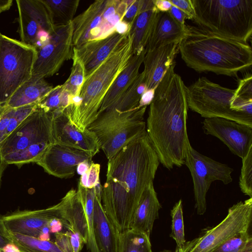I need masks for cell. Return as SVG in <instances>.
Here are the masks:
<instances>
[{
  "label": "cell",
  "mask_w": 252,
  "mask_h": 252,
  "mask_svg": "<svg viewBox=\"0 0 252 252\" xmlns=\"http://www.w3.org/2000/svg\"><path fill=\"white\" fill-rule=\"evenodd\" d=\"M159 164L146 132L108 159L101 203L119 232L129 229L134 210L144 190L153 183Z\"/></svg>",
  "instance_id": "obj_1"
},
{
  "label": "cell",
  "mask_w": 252,
  "mask_h": 252,
  "mask_svg": "<svg viewBox=\"0 0 252 252\" xmlns=\"http://www.w3.org/2000/svg\"><path fill=\"white\" fill-rule=\"evenodd\" d=\"M175 65L169 68L155 89L146 124L159 162L169 170L184 164L190 143L187 130V86L175 72Z\"/></svg>",
  "instance_id": "obj_2"
},
{
  "label": "cell",
  "mask_w": 252,
  "mask_h": 252,
  "mask_svg": "<svg viewBox=\"0 0 252 252\" xmlns=\"http://www.w3.org/2000/svg\"><path fill=\"white\" fill-rule=\"evenodd\" d=\"M187 28L179 50L189 68L231 77L251 69L252 50L248 43L216 35L198 27Z\"/></svg>",
  "instance_id": "obj_3"
},
{
  "label": "cell",
  "mask_w": 252,
  "mask_h": 252,
  "mask_svg": "<svg viewBox=\"0 0 252 252\" xmlns=\"http://www.w3.org/2000/svg\"><path fill=\"white\" fill-rule=\"evenodd\" d=\"M132 38L128 33L119 46L85 79L75 108L66 110L70 121L85 130L96 118L104 97L111 86L133 55Z\"/></svg>",
  "instance_id": "obj_4"
},
{
  "label": "cell",
  "mask_w": 252,
  "mask_h": 252,
  "mask_svg": "<svg viewBox=\"0 0 252 252\" xmlns=\"http://www.w3.org/2000/svg\"><path fill=\"white\" fill-rule=\"evenodd\" d=\"M197 27L248 43L252 34V0H192Z\"/></svg>",
  "instance_id": "obj_5"
},
{
  "label": "cell",
  "mask_w": 252,
  "mask_h": 252,
  "mask_svg": "<svg viewBox=\"0 0 252 252\" xmlns=\"http://www.w3.org/2000/svg\"><path fill=\"white\" fill-rule=\"evenodd\" d=\"M53 114L37 108L1 143L0 158L5 163L23 165L38 161L53 143Z\"/></svg>",
  "instance_id": "obj_6"
},
{
  "label": "cell",
  "mask_w": 252,
  "mask_h": 252,
  "mask_svg": "<svg viewBox=\"0 0 252 252\" xmlns=\"http://www.w3.org/2000/svg\"><path fill=\"white\" fill-rule=\"evenodd\" d=\"M235 92L200 77L186 88L188 106L205 118H221L252 126V99L236 97Z\"/></svg>",
  "instance_id": "obj_7"
},
{
  "label": "cell",
  "mask_w": 252,
  "mask_h": 252,
  "mask_svg": "<svg viewBox=\"0 0 252 252\" xmlns=\"http://www.w3.org/2000/svg\"><path fill=\"white\" fill-rule=\"evenodd\" d=\"M147 106L121 111L111 109L98 113L87 128L93 132L100 149L109 159L124 146L145 133Z\"/></svg>",
  "instance_id": "obj_8"
},
{
  "label": "cell",
  "mask_w": 252,
  "mask_h": 252,
  "mask_svg": "<svg viewBox=\"0 0 252 252\" xmlns=\"http://www.w3.org/2000/svg\"><path fill=\"white\" fill-rule=\"evenodd\" d=\"M133 0H97L72 21L73 47L104 38L115 32Z\"/></svg>",
  "instance_id": "obj_9"
},
{
  "label": "cell",
  "mask_w": 252,
  "mask_h": 252,
  "mask_svg": "<svg viewBox=\"0 0 252 252\" xmlns=\"http://www.w3.org/2000/svg\"><path fill=\"white\" fill-rule=\"evenodd\" d=\"M36 49L20 40L0 35V104L32 76Z\"/></svg>",
  "instance_id": "obj_10"
},
{
  "label": "cell",
  "mask_w": 252,
  "mask_h": 252,
  "mask_svg": "<svg viewBox=\"0 0 252 252\" xmlns=\"http://www.w3.org/2000/svg\"><path fill=\"white\" fill-rule=\"evenodd\" d=\"M252 219V198L229 208L217 225L204 229L198 237L186 242L182 252H213L234 234L249 230Z\"/></svg>",
  "instance_id": "obj_11"
},
{
  "label": "cell",
  "mask_w": 252,
  "mask_h": 252,
  "mask_svg": "<svg viewBox=\"0 0 252 252\" xmlns=\"http://www.w3.org/2000/svg\"><path fill=\"white\" fill-rule=\"evenodd\" d=\"M184 164L190 171L193 185L195 208L198 215H203L207 208L206 194L211 183L221 181L227 185L232 182L233 169L196 151L189 144Z\"/></svg>",
  "instance_id": "obj_12"
},
{
  "label": "cell",
  "mask_w": 252,
  "mask_h": 252,
  "mask_svg": "<svg viewBox=\"0 0 252 252\" xmlns=\"http://www.w3.org/2000/svg\"><path fill=\"white\" fill-rule=\"evenodd\" d=\"M72 22L55 27L49 41L36 49L37 55L32 75L45 78L56 74L63 63L73 56Z\"/></svg>",
  "instance_id": "obj_13"
},
{
  "label": "cell",
  "mask_w": 252,
  "mask_h": 252,
  "mask_svg": "<svg viewBox=\"0 0 252 252\" xmlns=\"http://www.w3.org/2000/svg\"><path fill=\"white\" fill-rule=\"evenodd\" d=\"M203 129L221 141L242 159L252 148V126L221 118H205Z\"/></svg>",
  "instance_id": "obj_14"
},
{
  "label": "cell",
  "mask_w": 252,
  "mask_h": 252,
  "mask_svg": "<svg viewBox=\"0 0 252 252\" xmlns=\"http://www.w3.org/2000/svg\"><path fill=\"white\" fill-rule=\"evenodd\" d=\"M18 32L21 41L35 48L38 32L55 29L49 11L42 0H16Z\"/></svg>",
  "instance_id": "obj_15"
},
{
  "label": "cell",
  "mask_w": 252,
  "mask_h": 252,
  "mask_svg": "<svg viewBox=\"0 0 252 252\" xmlns=\"http://www.w3.org/2000/svg\"><path fill=\"white\" fill-rule=\"evenodd\" d=\"M53 114L51 132L53 143L79 149L93 157L99 151L94 132L88 128L84 131L78 128L70 121L66 109Z\"/></svg>",
  "instance_id": "obj_16"
},
{
  "label": "cell",
  "mask_w": 252,
  "mask_h": 252,
  "mask_svg": "<svg viewBox=\"0 0 252 252\" xmlns=\"http://www.w3.org/2000/svg\"><path fill=\"white\" fill-rule=\"evenodd\" d=\"M93 157L92 155L85 151L52 143L36 163L49 174L66 179L74 175L80 162L92 161Z\"/></svg>",
  "instance_id": "obj_17"
},
{
  "label": "cell",
  "mask_w": 252,
  "mask_h": 252,
  "mask_svg": "<svg viewBox=\"0 0 252 252\" xmlns=\"http://www.w3.org/2000/svg\"><path fill=\"white\" fill-rule=\"evenodd\" d=\"M9 232L38 238L43 229L54 219L60 220L59 203L47 208L36 210H17L2 216Z\"/></svg>",
  "instance_id": "obj_18"
},
{
  "label": "cell",
  "mask_w": 252,
  "mask_h": 252,
  "mask_svg": "<svg viewBox=\"0 0 252 252\" xmlns=\"http://www.w3.org/2000/svg\"><path fill=\"white\" fill-rule=\"evenodd\" d=\"M128 33L122 34L115 32L104 38L73 47L72 59L83 64L85 79L119 46Z\"/></svg>",
  "instance_id": "obj_19"
},
{
  "label": "cell",
  "mask_w": 252,
  "mask_h": 252,
  "mask_svg": "<svg viewBox=\"0 0 252 252\" xmlns=\"http://www.w3.org/2000/svg\"><path fill=\"white\" fill-rule=\"evenodd\" d=\"M179 43L166 44L146 52L143 63L146 90H155L169 68L175 62Z\"/></svg>",
  "instance_id": "obj_20"
},
{
  "label": "cell",
  "mask_w": 252,
  "mask_h": 252,
  "mask_svg": "<svg viewBox=\"0 0 252 252\" xmlns=\"http://www.w3.org/2000/svg\"><path fill=\"white\" fill-rule=\"evenodd\" d=\"M187 32V25L178 22L168 11H159L145 49L146 52L166 44L179 43Z\"/></svg>",
  "instance_id": "obj_21"
},
{
  "label": "cell",
  "mask_w": 252,
  "mask_h": 252,
  "mask_svg": "<svg viewBox=\"0 0 252 252\" xmlns=\"http://www.w3.org/2000/svg\"><path fill=\"white\" fill-rule=\"evenodd\" d=\"M161 206L158 198L153 183L144 190L132 214L129 228L150 237L154 223L158 218Z\"/></svg>",
  "instance_id": "obj_22"
},
{
  "label": "cell",
  "mask_w": 252,
  "mask_h": 252,
  "mask_svg": "<svg viewBox=\"0 0 252 252\" xmlns=\"http://www.w3.org/2000/svg\"><path fill=\"white\" fill-rule=\"evenodd\" d=\"M94 233L100 252H119L120 232L107 216L101 203V193L95 192Z\"/></svg>",
  "instance_id": "obj_23"
},
{
  "label": "cell",
  "mask_w": 252,
  "mask_h": 252,
  "mask_svg": "<svg viewBox=\"0 0 252 252\" xmlns=\"http://www.w3.org/2000/svg\"><path fill=\"white\" fill-rule=\"evenodd\" d=\"M60 221L67 230L78 233L86 245L88 229L84 210L77 190L72 189L59 202Z\"/></svg>",
  "instance_id": "obj_24"
},
{
  "label": "cell",
  "mask_w": 252,
  "mask_h": 252,
  "mask_svg": "<svg viewBox=\"0 0 252 252\" xmlns=\"http://www.w3.org/2000/svg\"><path fill=\"white\" fill-rule=\"evenodd\" d=\"M146 52L145 49L140 53L131 56L126 67L117 77L108 90L98 113L112 109L120 97L135 80L140 73L139 69Z\"/></svg>",
  "instance_id": "obj_25"
},
{
  "label": "cell",
  "mask_w": 252,
  "mask_h": 252,
  "mask_svg": "<svg viewBox=\"0 0 252 252\" xmlns=\"http://www.w3.org/2000/svg\"><path fill=\"white\" fill-rule=\"evenodd\" d=\"M158 12L153 0H142L140 11L129 32L133 54H139L145 50Z\"/></svg>",
  "instance_id": "obj_26"
},
{
  "label": "cell",
  "mask_w": 252,
  "mask_h": 252,
  "mask_svg": "<svg viewBox=\"0 0 252 252\" xmlns=\"http://www.w3.org/2000/svg\"><path fill=\"white\" fill-rule=\"evenodd\" d=\"M53 88L45 78L32 75L29 80L16 90L5 105L10 108H17L37 104Z\"/></svg>",
  "instance_id": "obj_27"
},
{
  "label": "cell",
  "mask_w": 252,
  "mask_h": 252,
  "mask_svg": "<svg viewBox=\"0 0 252 252\" xmlns=\"http://www.w3.org/2000/svg\"><path fill=\"white\" fill-rule=\"evenodd\" d=\"M46 6L55 27L66 25L74 19L79 0H42Z\"/></svg>",
  "instance_id": "obj_28"
},
{
  "label": "cell",
  "mask_w": 252,
  "mask_h": 252,
  "mask_svg": "<svg viewBox=\"0 0 252 252\" xmlns=\"http://www.w3.org/2000/svg\"><path fill=\"white\" fill-rule=\"evenodd\" d=\"M77 191L84 210L87 222L88 239L87 248L90 252H100L96 245L94 233V188L91 189L84 188L78 184Z\"/></svg>",
  "instance_id": "obj_29"
},
{
  "label": "cell",
  "mask_w": 252,
  "mask_h": 252,
  "mask_svg": "<svg viewBox=\"0 0 252 252\" xmlns=\"http://www.w3.org/2000/svg\"><path fill=\"white\" fill-rule=\"evenodd\" d=\"M119 252H152L150 238L144 233L127 229L119 233Z\"/></svg>",
  "instance_id": "obj_30"
},
{
  "label": "cell",
  "mask_w": 252,
  "mask_h": 252,
  "mask_svg": "<svg viewBox=\"0 0 252 252\" xmlns=\"http://www.w3.org/2000/svg\"><path fill=\"white\" fill-rule=\"evenodd\" d=\"M146 90L143 72L139 73L131 85L124 92L112 109L121 111L133 109L139 105L142 95Z\"/></svg>",
  "instance_id": "obj_31"
},
{
  "label": "cell",
  "mask_w": 252,
  "mask_h": 252,
  "mask_svg": "<svg viewBox=\"0 0 252 252\" xmlns=\"http://www.w3.org/2000/svg\"><path fill=\"white\" fill-rule=\"evenodd\" d=\"M9 235L12 243L21 252H62L55 242L51 240H41L38 238L16 233L9 232Z\"/></svg>",
  "instance_id": "obj_32"
},
{
  "label": "cell",
  "mask_w": 252,
  "mask_h": 252,
  "mask_svg": "<svg viewBox=\"0 0 252 252\" xmlns=\"http://www.w3.org/2000/svg\"><path fill=\"white\" fill-rule=\"evenodd\" d=\"M70 95L60 85L53 87L37 105L46 112L57 113L64 111L70 105Z\"/></svg>",
  "instance_id": "obj_33"
},
{
  "label": "cell",
  "mask_w": 252,
  "mask_h": 252,
  "mask_svg": "<svg viewBox=\"0 0 252 252\" xmlns=\"http://www.w3.org/2000/svg\"><path fill=\"white\" fill-rule=\"evenodd\" d=\"M172 218L171 233L170 235L176 243L174 252H182L186 241L185 240L182 201L180 199L171 210Z\"/></svg>",
  "instance_id": "obj_34"
},
{
  "label": "cell",
  "mask_w": 252,
  "mask_h": 252,
  "mask_svg": "<svg viewBox=\"0 0 252 252\" xmlns=\"http://www.w3.org/2000/svg\"><path fill=\"white\" fill-rule=\"evenodd\" d=\"M213 252H252V236L249 230L238 232Z\"/></svg>",
  "instance_id": "obj_35"
},
{
  "label": "cell",
  "mask_w": 252,
  "mask_h": 252,
  "mask_svg": "<svg viewBox=\"0 0 252 252\" xmlns=\"http://www.w3.org/2000/svg\"><path fill=\"white\" fill-rule=\"evenodd\" d=\"M85 80V73L83 64L79 61L73 60L71 73L63 87L70 95L71 98L79 96Z\"/></svg>",
  "instance_id": "obj_36"
},
{
  "label": "cell",
  "mask_w": 252,
  "mask_h": 252,
  "mask_svg": "<svg viewBox=\"0 0 252 252\" xmlns=\"http://www.w3.org/2000/svg\"><path fill=\"white\" fill-rule=\"evenodd\" d=\"M242 159L239 186L243 193L252 198V148Z\"/></svg>",
  "instance_id": "obj_37"
},
{
  "label": "cell",
  "mask_w": 252,
  "mask_h": 252,
  "mask_svg": "<svg viewBox=\"0 0 252 252\" xmlns=\"http://www.w3.org/2000/svg\"><path fill=\"white\" fill-rule=\"evenodd\" d=\"M235 96L246 99H252V76L248 74L240 79L237 89H235Z\"/></svg>",
  "instance_id": "obj_38"
},
{
  "label": "cell",
  "mask_w": 252,
  "mask_h": 252,
  "mask_svg": "<svg viewBox=\"0 0 252 252\" xmlns=\"http://www.w3.org/2000/svg\"><path fill=\"white\" fill-rule=\"evenodd\" d=\"M55 243L62 252H74L70 242L69 231L59 232L55 234Z\"/></svg>",
  "instance_id": "obj_39"
},
{
  "label": "cell",
  "mask_w": 252,
  "mask_h": 252,
  "mask_svg": "<svg viewBox=\"0 0 252 252\" xmlns=\"http://www.w3.org/2000/svg\"><path fill=\"white\" fill-rule=\"evenodd\" d=\"M172 5L179 8L186 16L187 19L193 20L195 16L192 0H169Z\"/></svg>",
  "instance_id": "obj_40"
},
{
  "label": "cell",
  "mask_w": 252,
  "mask_h": 252,
  "mask_svg": "<svg viewBox=\"0 0 252 252\" xmlns=\"http://www.w3.org/2000/svg\"><path fill=\"white\" fill-rule=\"evenodd\" d=\"M100 165L98 163L92 162L86 173L87 178V189L94 188L100 182L99 174Z\"/></svg>",
  "instance_id": "obj_41"
},
{
  "label": "cell",
  "mask_w": 252,
  "mask_h": 252,
  "mask_svg": "<svg viewBox=\"0 0 252 252\" xmlns=\"http://www.w3.org/2000/svg\"><path fill=\"white\" fill-rule=\"evenodd\" d=\"M142 1V0H133V2L128 6L122 21L131 25L140 11Z\"/></svg>",
  "instance_id": "obj_42"
},
{
  "label": "cell",
  "mask_w": 252,
  "mask_h": 252,
  "mask_svg": "<svg viewBox=\"0 0 252 252\" xmlns=\"http://www.w3.org/2000/svg\"><path fill=\"white\" fill-rule=\"evenodd\" d=\"M70 235V242L74 252H80L85 242L81 236L77 232L68 230Z\"/></svg>",
  "instance_id": "obj_43"
},
{
  "label": "cell",
  "mask_w": 252,
  "mask_h": 252,
  "mask_svg": "<svg viewBox=\"0 0 252 252\" xmlns=\"http://www.w3.org/2000/svg\"><path fill=\"white\" fill-rule=\"evenodd\" d=\"M11 242L9 232L4 224L2 216H0V252L5 245Z\"/></svg>",
  "instance_id": "obj_44"
},
{
  "label": "cell",
  "mask_w": 252,
  "mask_h": 252,
  "mask_svg": "<svg viewBox=\"0 0 252 252\" xmlns=\"http://www.w3.org/2000/svg\"><path fill=\"white\" fill-rule=\"evenodd\" d=\"M155 90H146L141 96L139 107L147 106L152 102L155 95Z\"/></svg>",
  "instance_id": "obj_45"
},
{
  "label": "cell",
  "mask_w": 252,
  "mask_h": 252,
  "mask_svg": "<svg viewBox=\"0 0 252 252\" xmlns=\"http://www.w3.org/2000/svg\"><path fill=\"white\" fill-rule=\"evenodd\" d=\"M171 16L178 22L182 25L185 24V20L187 17L185 14L179 8L175 6L172 5L170 9L168 11Z\"/></svg>",
  "instance_id": "obj_46"
},
{
  "label": "cell",
  "mask_w": 252,
  "mask_h": 252,
  "mask_svg": "<svg viewBox=\"0 0 252 252\" xmlns=\"http://www.w3.org/2000/svg\"><path fill=\"white\" fill-rule=\"evenodd\" d=\"M154 5L159 12H168L172 4L169 0H153Z\"/></svg>",
  "instance_id": "obj_47"
},
{
  "label": "cell",
  "mask_w": 252,
  "mask_h": 252,
  "mask_svg": "<svg viewBox=\"0 0 252 252\" xmlns=\"http://www.w3.org/2000/svg\"><path fill=\"white\" fill-rule=\"evenodd\" d=\"M63 226L62 222L58 219L52 220L49 224L50 232L56 233L61 232Z\"/></svg>",
  "instance_id": "obj_48"
},
{
  "label": "cell",
  "mask_w": 252,
  "mask_h": 252,
  "mask_svg": "<svg viewBox=\"0 0 252 252\" xmlns=\"http://www.w3.org/2000/svg\"><path fill=\"white\" fill-rule=\"evenodd\" d=\"M130 27V24L121 21L116 25L115 32L122 34H126L129 32Z\"/></svg>",
  "instance_id": "obj_49"
},
{
  "label": "cell",
  "mask_w": 252,
  "mask_h": 252,
  "mask_svg": "<svg viewBox=\"0 0 252 252\" xmlns=\"http://www.w3.org/2000/svg\"><path fill=\"white\" fill-rule=\"evenodd\" d=\"M92 161L85 160L80 162L77 166L76 171L80 175L87 172L89 170Z\"/></svg>",
  "instance_id": "obj_50"
},
{
  "label": "cell",
  "mask_w": 252,
  "mask_h": 252,
  "mask_svg": "<svg viewBox=\"0 0 252 252\" xmlns=\"http://www.w3.org/2000/svg\"><path fill=\"white\" fill-rule=\"evenodd\" d=\"M0 252H21V251L15 244L11 242L5 245Z\"/></svg>",
  "instance_id": "obj_51"
},
{
  "label": "cell",
  "mask_w": 252,
  "mask_h": 252,
  "mask_svg": "<svg viewBox=\"0 0 252 252\" xmlns=\"http://www.w3.org/2000/svg\"><path fill=\"white\" fill-rule=\"evenodd\" d=\"M13 4V0H0V14L10 9Z\"/></svg>",
  "instance_id": "obj_52"
},
{
  "label": "cell",
  "mask_w": 252,
  "mask_h": 252,
  "mask_svg": "<svg viewBox=\"0 0 252 252\" xmlns=\"http://www.w3.org/2000/svg\"><path fill=\"white\" fill-rule=\"evenodd\" d=\"M7 164L5 163L3 161H2L0 158V185L1 183V179L2 177V175L3 172L5 169V167L7 166Z\"/></svg>",
  "instance_id": "obj_53"
},
{
  "label": "cell",
  "mask_w": 252,
  "mask_h": 252,
  "mask_svg": "<svg viewBox=\"0 0 252 252\" xmlns=\"http://www.w3.org/2000/svg\"><path fill=\"white\" fill-rule=\"evenodd\" d=\"M5 107V104H0V114L3 111Z\"/></svg>",
  "instance_id": "obj_54"
},
{
  "label": "cell",
  "mask_w": 252,
  "mask_h": 252,
  "mask_svg": "<svg viewBox=\"0 0 252 252\" xmlns=\"http://www.w3.org/2000/svg\"><path fill=\"white\" fill-rule=\"evenodd\" d=\"M159 252H171L169 250H163V251Z\"/></svg>",
  "instance_id": "obj_55"
},
{
  "label": "cell",
  "mask_w": 252,
  "mask_h": 252,
  "mask_svg": "<svg viewBox=\"0 0 252 252\" xmlns=\"http://www.w3.org/2000/svg\"><path fill=\"white\" fill-rule=\"evenodd\" d=\"M1 34V32H0V35Z\"/></svg>",
  "instance_id": "obj_56"
},
{
  "label": "cell",
  "mask_w": 252,
  "mask_h": 252,
  "mask_svg": "<svg viewBox=\"0 0 252 252\" xmlns=\"http://www.w3.org/2000/svg\"></svg>",
  "instance_id": "obj_57"
}]
</instances>
